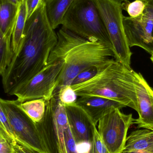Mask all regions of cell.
<instances>
[{"label": "cell", "instance_id": "obj_2", "mask_svg": "<svg viewBox=\"0 0 153 153\" xmlns=\"http://www.w3.org/2000/svg\"><path fill=\"white\" fill-rule=\"evenodd\" d=\"M56 34L57 44L51 52L48 63L61 61L63 66L53 95L63 86L71 85L82 71L93 66L99 68L115 59L112 48L102 43L89 41L62 27Z\"/></svg>", "mask_w": 153, "mask_h": 153}, {"label": "cell", "instance_id": "obj_21", "mask_svg": "<svg viewBox=\"0 0 153 153\" xmlns=\"http://www.w3.org/2000/svg\"><path fill=\"white\" fill-rule=\"evenodd\" d=\"M0 126L4 133L5 138L12 145H13L17 142L10 125L7 115L1 102H0Z\"/></svg>", "mask_w": 153, "mask_h": 153}, {"label": "cell", "instance_id": "obj_27", "mask_svg": "<svg viewBox=\"0 0 153 153\" xmlns=\"http://www.w3.org/2000/svg\"><path fill=\"white\" fill-rule=\"evenodd\" d=\"M13 146V153H36L17 142L14 143Z\"/></svg>", "mask_w": 153, "mask_h": 153}, {"label": "cell", "instance_id": "obj_23", "mask_svg": "<svg viewBox=\"0 0 153 153\" xmlns=\"http://www.w3.org/2000/svg\"><path fill=\"white\" fill-rule=\"evenodd\" d=\"M98 68L93 66L82 71L74 79L71 85L79 84L90 80L96 75L98 71Z\"/></svg>", "mask_w": 153, "mask_h": 153}, {"label": "cell", "instance_id": "obj_5", "mask_svg": "<svg viewBox=\"0 0 153 153\" xmlns=\"http://www.w3.org/2000/svg\"><path fill=\"white\" fill-rule=\"evenodd\" d=\"M45 112L36 123L39 132L47 153H68L66 143L72 135L68 123L65 104L57 95L46 102Z\"/></svg>", "mask_w": 153, "mask_h": 153}, {"label": "cell", "instance_id": "obj_13", "mask_svg": "<svg viewBox=\"0 0 153 153\" xmlns=\"http://www.w3.org/2000/svg\"><path fill=\"white\" fill-rule=\"evenodd\" d=\"M76 103L89 115L95 126L105 115L115 109H119L126 106L113 100L98 96L80 97Z\"/></svg>", "mask_w": 153, "mask_h": 153}, {"label": "cell", "instance_id": "obj_12", "mask_svg": "<svg viewBox=\"0 0 153 153\" xmlns=\"http://www.w3.org/2000/svg\"><path fill=\"white\" fill-rule=\"evenodd\" d=\"M135 86L139 117L134 124L137 128L153 130V89L140 73L136 72Z\"/></svg>", "mask_w": 153, "mask_h": 153}, {"label": "cell", "instance_id": "obj_26", "mask_svg": "<svg viewBox=\"0 0 153 153\" xmlns=\"http://www.w3.org/2000/svg\"><path fill=\"white\" fill-rule=\"evenodd\" d=\"M12 145L0 134V153H13Z\"/></svg>", "mask_w": 153, "mask_h": 153}, {"label": "cell", "instance_id": "obj_7", "mask_svg": "<svg viewBox=\"0 0 153 153\" xmlns=\"http://www.w3.org/2000/svg\"><path fill=\"white\" fill-rule=\"evenodd\" d=\"M16 142L36 153H47L36 123L20 108L19 102L0 98Z\"/></svg>", "mask_w": 153, "mask_h": 153}, {"label": "cell", "instance_id": "obj_16", "mask_svg": "<svg viewBox=\"0 0 153 153\" xmlns=\"http://www.w3.org/2000/svg\"><path fill=\"white\" fill-rule=\"evenodd\" d=\"M47 15L54 30L62 25L63 18L75 0H44Z\"/></svg>", "mask_w": 153, "mask_h": 153}, {"label": "cell", "instance_id": "obj_1", "mask_svg": "<svg viewBox=\"0 0 153 153\" xmlns=\"http://www.w3.org/2000/svg\"><path fill=\"white\" fill-rule=\"evenodd\" d=\"M57 42V34L49 22L44 1L26 20L19 46L2 76L4 92L10 94L45 67Z\"/></svg>", "mask_w": 153, "mask_h": 153}, {"label": "cell", "instance_id": "obj_18", "mask_svg": "<svg viewBox=\"0 0 153 153\" xmlns=\"http://www.w3.org/2000/svg\"><path fill=\"white\" fill-rule=\"evenodd\" d=\"M19 105L20 108L35 123L40 122L44 117L46 103L43 99L32 100L23 102H19Z\"/></svg>", "mask_w": 153, "mask_h": 153}, {"label": "cell", "instance_id": "obj_22", "mask_svg": "<svg viewBox=\"0 0 153 153\" xmlns=\"http://www.w3.org/2000/svg\"><path fill=\"white\" fill-rule=\"evenodd\" d=\"M54 95H57L60 100L65 105L76 103L77 100V95L71 85L63 86Z\"/></svg>", "mask_w": 153, "mask_h": 153}, {"label": "cell", "instance_id": "obj_28", "mask_svg": "<svg viewBox=\"0 0 153 153\" xmlns=\"http://www.w3.org/2000/svg\"><path fill=\"white\" fill-rule=\"evenodd\" d=\"M23 0H0V1H4L9 2L13 4L19 6L21 3L22 1Z\"/></svg>", "mask_w": 153, "mask_h": 153}, {"label": "cell", "instance_id": "obj_17", "mask_svg": "<svg viewBox=\"0 0 153 153\" xmlns=\"http://www.w3.org/2000/svg\"><path fill=\"white\" fill-rule=\"evenodd\" d=\"M27 19V8L23 0L19 5L18 16L12 36L11 47L13 54L17 52L22 40Z\"/></svg>", "mask_w": 153, "mask_h": 153}, {"label": "cell", "instance_id": "obj_6", "mask_svg": "<svg viewBox=\"0 0 153 153\" xmlns=\"http://www.w3.org/2000/svg\"><path fill=\"white\" fill-rule=\"evenodd\" d=\"M93 1L98 8L108 35L115 59L131 67L132 53L124 29L122 3L117 0Z\"/></svg>", "mask_w": 153, "mask_h": 153}, {"label": "cell", "instance_id": "obj_15", "mask_svg": "<svg viewBox=\"0 0 153 153\" xmlns=\"http://www.w3.org/2000/svg\"><path fill=\"white\" fill-rule=\"evenodd\" d=\"M19 6L0 1V30L4 36L11 39L18 16Z\"/></svg>", "mask_w": 153, "mask_h": 153}, {"label": "cell", "instance_id": "obj_19", "mask_svg": "<svg viewBox=\"0 0 153 153\" xmlns=\"http://www.w3.org/2000/svg\"><path fill=\"white\" fill-rule=\"evenodd\" d=\"M13 53L11 47V39L4 36L0 30V75L2 76L10 65Z\"/></svg>", "mask_w": 153, "mask_h": 153}, {"label": "cell", "instance_id": "obj_14", "mask_svg": "<svg viewBox=\"0 0 153 153\" xmlns=\"http://www.w3.org/2000/svg\"><path fill=\"white\" fill-rule=\"evenodd\" d=\"M124 150L153 153V130L144 128L132 131L127 137Z\"/></svg>", "mask_w": 153, "mask_h": 153}, {"label": "cell", "instance_id": "obj_24", "mask_svg": "<svg viewBox=\"0 0 153 153\" xmlns=\"http://www.w3.org/2000/svg\"><path fill=\"white\" fill-rule=\"evenodd\" d=\"M89 153H107L106 147L98 133L97 128L94 130L93 138Z\"/></svg>", "mask_w": 153, "mask_h": 153}, {"label": "cell", "instance_id": "obj_11", "mask_svg": "<svg viewBox=\"0 0 153 153\" xmlns=\"http://www.w3.org/2000/svg\"><path fill=\"white\" fill-rule=\"evenodd\" d=\"M65 112L72 134L77 145H91L96 128L89 115L76 103L65 105Z\"/></svg>", "mask_w": 153, "mask_h": 153}, {"label": "cell", "instance_id": "obj_8", "mask_svg": "<svg viewBox=\"0 0 153 153\" xmlns=\"http://www.w3.org/2000/svg\"><path fill=\"white\" fill-rule=\"evenodd\" d=\"M63 66L61 61L48 63L39 73L16 87L10 95H15L20 102L37 99L49 101L53 96L58 76Z\"/></svg>", "mask_w": 153, "mask_h": 153}, {"label": "cell", "instance_id": "obj_32", "mask_svg": "<svg viewBox=\"0 0 153 153\" xmlns=\"http://www.w3.org/2000/svg\"><path fill=\"white\" fill-rule=\"evenodd\" d=\"M151 60H152V62L153 63V55H152V56H151Z\"/></svg>", "mask_w": 153, "mask_h": 153}, {"label": "cell", "instance_id": "obj_20", "mask_svg": "<svg viewBox=\"0 0 153 153\" xmlns=\"http://www.w3.org/2000/svg\"><path fill=\"white\" fill-rule=\"evenodd\" d=\"M123 10L127 12L131 18H137L143 12L146 7L144 0H134L132 2L125 1L122 3Z\"/></svg>", "mask_w": 153, "mask_h": 153}, {"label": "cell", "instance_id": "obj_30", "mask_svg": "<svg viewBox=\"0 0 153 153\" xmlns=\"http://www.w3.org/2000/svg\"><path fill=\"white\" fill-rule=\"evenodd\" d=\"M0 134H1L3 136L5 137L4 133L2 129L1 128V126H0Z\"/></svg>", "mask_w": 153, "mask_h": 153}, {"label": "cell", "instance_id": "obj_25", "mask_svg": "<svg viewBox=\"0 0 153 153\" xmlns=\"http://www.w3.org/2000/svg\"><path fill=\"white\" fill-rule=\"evenodd\" d=\"M44 0H24L27 11V19H28Z\"/></svg>", "mask_w": 153, "mask_h": 153}, {"label": "cell", "instance_id": "obj_3", "mask_svg": "<svg viewBox=\"0 0 153 153\" xmlns=\"http://www.w3.org/2000/svg\"><path fill=\"white\" fill-rule=\"evenodd\" d=\"M135 73L131 67L113 58L99 67L96 75L90 80L71 86L79 97H103L137 111Z\"/></svg>", "mask_w": 153, "mask_h": 153}, {"label": "cell", "instance_id": "obj_31", "mask_svg": "<svg viewBox=\"0 0 153 153\" xmlns=\"http://www.w3.org/2000/svg\"><path fill=\"white\" fill-rule=\"evenodd\" d=\"M117 1H118L122 3L123 2L125 1H127V0H117Z\"/></svg>", "mask_w": 153, "mask_h": 153}, {"label": "cell", "instance_id": "obj_4", "mask_svg": "<svg viewBox=\"0 0 153 153\" xmlns=\"http://www.w3.org/2000/svg\"><path fill=\"white\" fill-rule=\"evenodd\" d=\"M62 27L92 42L112 48L97 6L93 0H75L65 13Z\"/></svg>", "mask_w": 153, "mask_h": 153}, {"label": "cell", "instance_id": "obj_10", "mask_svg": "<svg viewBox=\"0 0 153 153\" xmlns=\"http://www.w3.org/2000/svg\"><path fill=\"white\" fill-rule=\"evenodd\" d=\"M145 9L137 18L124 16L123 24L129 47H139L153 55V0H144Z\"/></svg>", "mask_w": 153, "mask_h": 153}, {"label": "cell", "instance_id": "obj_29", "mask_svg": "<svg viewBox=\"0 0 153 153\" xmlns=\"http://www.w3.org/2000/svg\"><path fill=\"white\" fill-rule=\"evenodd\" d=\"M121 153H147L142 152H135V151H127V150H123Z\"/></svg>", "mask_w": 153, "mask_h": 153}, {"label": "cell", "instance_id": "obj_9", "mask_svg": "<svg viewBox=\"0 0 153 153\" xmlns=\"http://www.w3.org/2000/svg\"><path fill=\"white\" fill-rule=\"evenodd\" d=\"M132 114H125L115 109L100 120L97 130L107 153H121L126 146L127 133L134 124Z\"/></svg>", "mask_w": 153, "mask_h": 153}]
</instances>
